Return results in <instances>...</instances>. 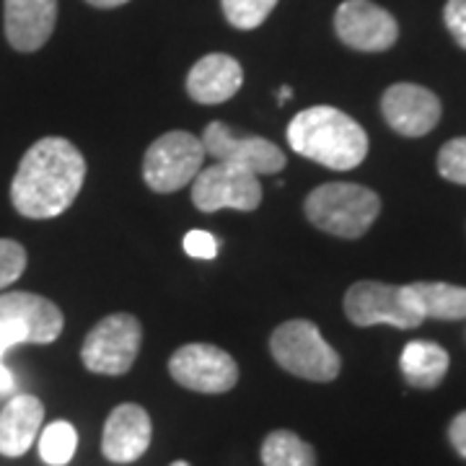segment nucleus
Returning a JSON list of instances; mask_svg holds the SVG:
<instances>
[{
    "label": "nucleus",
    "mask_w": 466,
    "mask_h": 466,
    "mask_svg": "<svg viewBox=\"0 0 466 466\" xmlns=\"http://www.w3.org/2000/svg\"><path fill=\"white\" fill-rule=\"evenodd\" d=\"M86 179L81 150L66 137H42L24 153L11 182V202L18 216L50 220L76 202Z\"/></svg>",
    "instance_id": "nucleus-1"
},
{
    "label": "nucleus",
    "mask_w": 466,
    "mask_h": 466,
    "mask_svg": "<svg viewBox=\"0 0 466 466\" xmlns=\"http://www.w3.org/2000/svg\"><path fill=\"white\" fill-rule=\"evenodd\" d=\"M288 146L321 167L350 171L366 161L368 135L337 106H309L290 119Z\"/></svg>",
    "instance_id": "nucleus-2"
},
{
    "label": "nucleus",
    "mask_w": 466,
    "mask_h": 466,
    "mask_svg": "<svg viewBox=\"0 0 466 466\" xmlns=\"http://www.w3.org/2000/svg\"><path fill=\"white\" fill-rule=\"evenodd\" d=\"M303 210L319 231L332 233L337 238H360L376 223L381 200L363 184L329 182L306 198Z\"/></svg>",
    "instance_id": "nucleus-3"
},
{
    "label": "nucleus",
    "mask_w": 466,
    "mask_h": 466,
    "mask_svg": "<svg viewBox=\"0 0 466 466\" xmlns=\"http://www.w3.org/2000/svg\"><path fill=\"white\" fill-rule=\"evenodd\" d=\"M269 352L283 370L306 381H334L342 370L337 350L321 337L317 324L309 319L283 321L269 337Z\"/></svg>",
    "instance_id": "nucleus-4"
},
{
    "label": "nucleus",
    "mask_w": 466,
    "mask_h": 466,
    "mask_svg": "<svg viewBox=\"0 0 466 466\" xmlns=\"http://www.w3.org/2000/svg\"><path fill=\"white\" fill-rule=\"evenodd\" d=\"M345 314L355 327H397L415 329L425 317L420 311L410 285H389L379 280H360L345 296Z\"/></svg>",
    "instance_id": "nucleus-5"
},
{
    "label": "nucleus",
    "mask_w": 466,
    "mask_h": 466,
    "mask_svg": "<svg viewBox=\"0 0 466 466\" xmlns=\"http://www.w3.org/2000/svg\"><path fill=\"white\" fill-rule=\"evenodd\" d=\"M205 146L198 135L187 130H171L156 137L143 158V179L153 192L171 195L200 174L205 161Z\"/></svg>",
    "instance_id": "nucleus-6"
},
{
    "label": "nucleus",
    "mask_w": 466,
    "mask_h": 466,
    "mask_svg": "<svg viewBox=\"0 0 466 466\" xmlns=\"http://www.w3.org/2000/svg\"><path fill=\"white\" fill-rule=\"evenodd\" d=\"M143 345V327L133 314L104 317L86 334L81 360L91 373L99 376H125L137 360Z\"/></svg>",
    "instance_id": "nucleus-7"
},
{
    "label": "nucleus",
    "mask_w": 466,
    "mask_h": 466,
    "mask_svg": "<svg viewBox=\"0 0 466 466\" xmlns=\"http://www.w3.org/2000/svg\"><path fill=\"white\" fill-rule=\"evenodd\" d=\"M63 311L36 293H3L0 296V337L14 345H52L63 332Z\"/></svg>",
    "instance_id": "nucleus-8"
},
{
    "label": "nucleus",
    "mask_w": 466,
    "mask_h": 466,
    "mask_svg": "<svg viewBox=\"0 0 466 466\" xmlns=\"http://www.w3.org/2000/svg\"><path fill=\"white\" fill-rule=\"evenodd\" d=\"M192 202L202 213H218L223 208L251 213L262 205V184L251 171L216 161L192 179Z\"/></svg>",
    "instance_id": "nucleus-9"
},
{
    "label": "nucleus",
    "mask_w": 466,
    "mask_h": 466,
    "mask_svg": "<svg viewBox=\"0 0 466 466\" xmlns=\"http://www.w3.org/2000/svg\"><path fill=\"white\" fill-rule=\"evenodd\" d=\"M171 379L200 394H226L238 381V366L223 348L208 342H189L168 360Z\"/></svg>",
    "instance_id": "nucleus-10"
},
{
    "label": "nucleus",
    "mask_w": 466,
    "mask_h": 466,
    "mask_svg": "<svg viewBox=\"0 0 466 466\" xmlns=\"http://www.w3.org/2000/svg\"><path fill=\"white\" fill-rule=\"evenodd\" d=\"M334 32L350 50L386 52L400 39V24L370 0H345L334 14Z\"/></svg>",
    "instance_id": "nucleus-11"
},
{
    "label": "nucleus",
    "mask_w": 466,
    "mask_h": 466,
    "mask_svg": "<svg viewBox=\"0 0 466 466\" xmlns=\"http://www.w3.org/2000/svg\"><path fill=\"white\" fill-rule=\"evenodd\" d=\"M202 146L205 153L213 156L216 161L231 164V167L244 168L251 174H278L283 171L288 158L285 153L275 143H269L265 137H238L233 135V130L223 122H210L202 130Z\"/></svg>",
    "instance_id": "nucleus-12"
},
{
    "label": "nucleus",
    "mask_w": 466,
    "mask_h": 466,
    "mask_svg": "<svg viewBox=\"0 0 466 466\" xmlns=\"http://www.w3.org/2000/svg\"><path fill=\"white\" fill-rule=\"evenodd\" d=\"M381 112L386 125L404 137H422L441 122L443 106L431 88L417 84H394L383 91Z\"/></svg>",
    "instance_id": "nucleus-13"
},
{
    "label": "nucleus",
    "mask_w": 466,
    "mask_h": 466,
    "mask_svg": "<svg viewBox=\"0 0 466 466\" xmlns=\"http://www.w3.org/2000/svg\"><path fill=\"white\" fill-rule=\"evenodd\" d=\"M150 438H153V425L148 412L140 404L125 401L116 404L104 422L101 453L112 464H133L148 451Z\"/></svg>",
    "instance_id": "nucleus-14"
},
{
    "label": "nucleus",
    "mask_w": 466,
    "mask_h": 466,
    "mask_svg": "<svg viewBox=\"0 0 466 466\" xmlns=\"http://www.w3.org/2000/svg\"><path fill=\"white\" fill-rule=\"evenodd\" d=\"M57 24V0H3L5 39L16 52H36L47 45Z\"/></svg>",
    "instance_id": "nucleus-15"
},
{
    "label": "nucleus",
    "mask_w": 466,
    "mask_h": 466,
    "mask_svg": "<svg viewBox=\"0 0 466 466\" xmlns=\"http://www.w3.org/2000/svg\"><path fill=\"white\" fill-rule=\"evenodd\" d=\"M241 84H244V67L236 57L223 52L205 55L187 73V94L198 104H223L233 99Z\"/></svg>",
    "instance_id": "nucleus-16"
},
{
    "label": "nucleus",
    "mask_w": 466,
    "mask_h": 466,
    "mask_svg": "<svg viewBox=\"0 0 466 466\" xmlns=\"http://www.w3.org/2000/svg\"><path fill=\"white\" fill-rule=\"evenodd\" d=\"M45 420L42 401L32 394H18L0 412V453L8 459H18L32 449L39 438Z\"/></svg>",
    "instance_id": "nucleus-17"
},
{
    "label": "nucleus",
    "mask_w": 466,
    "mask_h": 466,
    "mask_svg": "<svg viewBox=\"0 0 466 466\" xmlns=\"http://www.w3.org/2000/svg\"><path fill=\"white\" fill-rule=\"evenodd\" d=\"M449 352L438 342L431 339H415L401 350L400 368L401 376L415 389H435L449 373Z\"/></svg>",
    "instance_id": "nucleus-18"
},
{
    "label": "nucleus",
    "mask_w": 466,
    "mask_h": 466,
    "mask_svg": "<svg viewBox=\"0 0 466 466\" xmlns=\"http://www.w3.org/2000/svg\"><path fill=\"white\" fill-rule=\"evenodd\" d=\"M410 288L425 319H441V321L466 319V288L461 285L420 280V283H410Z\"/></svg>",
    "instance_id": "nucleus-19"
},
{
    "label": "nucleus",
    "mask_w": 466,
    "mask_h": 466,
    "mask_svg": "<svg viewBox=\"0 0 466 466\" xmlns=\"http://www.w3.org/2000/svg\"><path fill=\"white\" fill-rule=\"evenodd\" d=\"M265 466H317V451L293 431H272L262 443Z\"/></svg>",
    "instance_id": "nucleus-20"
},
{
    "label": "nucleus",
    "mask_w": 466,
    "mask_h": 466,
    "mask_svg": "<svg viewBox=\"0 0 466 466\" xmlns=\"http://www.w3.org/2000/svg\"><path fill=\"white\" fill-rule=\"evenodd\" d=\"M78 449V433L66 420H55L39 433V456L50 466H66Z\"/></svg>",
    "instance_id": "nucleus-21"
},
{
    "label": "nucleus",
    "mask_w": 466,
    "mask_h": 466,
    "mask_svg": "<svg viewBox=\"0 0 466 466\" xmlns=\"http://www.w3.org/2000/svg\"><path fill=\"white\" fill-rule=\"evenodd\" d=\"M220 5H223V16L233 29L249 32L265 24L278 0H220Z\"/></svg>",
    "instance_id": "nucleus-22"
},
{
    "label": "nucleus",
    "mask_w": 466,
    "mask_h": 466,
    "mask_svg": "<svg viewBox=\"0 0 466 466\" xmlns=\"http://www.w3.org/2000/svg\"><path fill=\"white\" fill-rule=\"evenodd\" d=\"M438 171L449 182L466 184V137H453L441 148Z\"/></svg>",
    "instance_id": "nucleus-23"
},
{
    "label": "nucleus",
    "mask_w": 466,
    "mask_h": 466,
    "mask_svg": "<svg viewBox=\"0 0 466 466\" xmlns=\"http://www.w3.org/2000/svg\"><path fill=\"white\" fill-rule=\"evenodd\" d=\"M26 269V249L14 238H0V290L14 285Z\"/></svg>",
    "instance_id": "nucleus-24"
},
{
    "label": "nucleus",
    "mask_w": 466,
    "mask_h": 466,
    "mask_svg": "<svg viewBox=\"0 0 466 466\" xmlns=\"http://www.w3.org/2000/svg\"><path fill=\"white\" fill-rule=\"evenodd\" d=\"M443 21L456 45L466 50V0H449L443 8Z\"/></svg>",
    "instance_id": "nucleus-25"
},
{
    "label": "nucleus",
    "mask_w": 466,
    "mask_h": 466,
    "mask_svg": "<svg viewBox=\"0 0 466 466\" xmlns=\"http://www.w3.org/2000/svg\"><path fill=\"white\" fill-rule=\"evenodd\" d=\"M184 251L195 259H216L218 238L208 231H189L184 236Z\"/></svg>",
    "instance_id": "nucleus-26"
},
{
    "label": "nucleus",
    "mask_w": 466,
    "mask_h": 466,
    "mask_svg": "<svg viewBox=\"0 0 466 466\" xmlns=\"http://www.w3.org/2000/svg\"><path fill=\"white\" fill-rule=\"evenodd\" d=\"M11 348H16V345L11 339L0 337V394H11L14 391V373L5 366V352Z\"/></svg>",
    "instance_id": "nucleus-27"
},
{
    "label": "nucleus",
    "mask_w": 466,
    "mask_h": 466,
    "mask_svg": "<svg viewBox=\"0 0 466 466\" xmlns=\"http://www.w3.org/2000/svg\"><path fill=\"white\" fill-rule=\"evenodd\" d=\"M449 438L451 443H453V449L459 451V456L466 459V412L453 417V422H451L449 428Z\"/></svg>",
    "instance_id": "nucleus-28"
},
{
    "label": "nucleus",
    "mask_w": 466,
    "mask_h": 466,
    "mask_svg": "<svg viewBox=\"0 0 466 466\" xmlns=\"http://www.w3.org/2000/svg\"><path fill=\"white\" fill-rule=\"evenodd\" d=\"M86 3L94 5V8H119V5H125L130 0H86Z\"/></svg>",
    "instance_id": "nucleus-29"
},
{
    "label": "nucleus",
    "mask_w": 466,
    "mask_h": 466,
    "mask_svg": "<svg viewBox=\"0 0 466 466\" xmlns=\"http://www.w3.org/2000/svg\"><path fill=\"white\" fill-rule=\"evenodd\" d=\"M293 96V91H290V86H280V91H278V104L283 106L285 101Z\"/></svg>",
    "instance_id": "nucleus-30"
},
{
    "label": "nucleus",
    "mask_w": 466,
    "mask_h": 466,
    "mask_svg": "<svg viewBox=\"0 0 466 466\" xmlns=\"http://www.w3.org/2000/svg\"><path fill=\"white\" fill-rule=\"evenodd\" d=\"M171 466H192V464H187V461H174Z\"/></svg>",
    "instance_id": "nucleus-31"
}]
</instances>
